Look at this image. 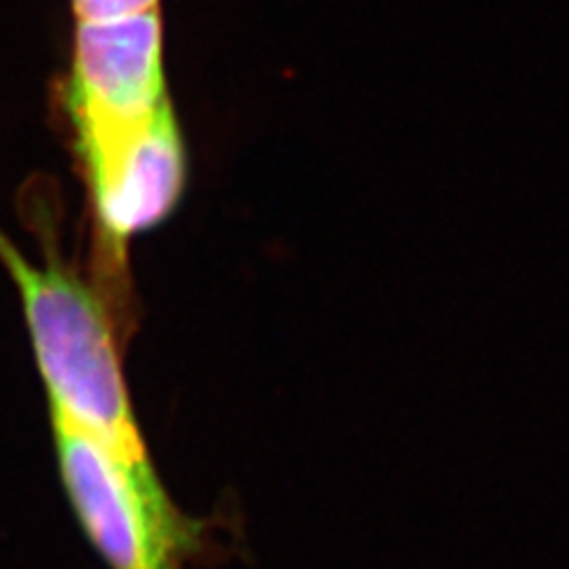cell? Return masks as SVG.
Returning a JSON list of instances; mask_svg holds the SVG:
<instances>
[{
    "instance_id": "cell-1",
    "label": "cell",
    "mask_w": 569,
    "mask_h": 569,
    "mask_svg": "<svg viewBox=\"0 0 569 569\" xmlns=\"http://www.w3.org/2000/svg\"><path fill=\"white\" fill-rule=\"evenodd\" d=\"M46 228V254L33 261L0 226V263L20 295L50 422L121 447H148L123 372L117 309L93 278L64 263L52 226Z\"/></svg>"
},
{
    "instance_id": "cell-3",
    "label": "cell",
    "mask_w": 569,
    "mask_h": 569,
    "mask_svg": "<svg viewBox=\"0 0 569 569\" xmlns=\"http://www.w3.org/2000/svg\"><path fill=\"white\" fill-rule=\"evenodd\" d=\"M171 104L162 12L74 22L58 107L67 133L138 121Z\"/></svg>"
},
{
    "instance_id": "cell-2",
    "label": "cell",
    "mask_w": 569,
    "mask_h": 569,
    "mask_svg": "<svg viewBox=\"0 0 569 569\" xmlns=\"http://www.w3.org/2000/svg\"><path fill=\"white\" fill-rule=\"evenodd\" d=\"M50 427L60 485L102 562L110 569H183L200 550L204 527L176 506L148 447Z\"/></svg>"
},
{
    "instance_id": "cell-4",
    "label": "cell",
    "mask_w": 569,
    "mask_h": 569,
    "mask_svg": "<svg viewBox=\"0 0 569 569\" xmlns=\"http://www.w3.org/2000/svg\"><path fill=\"white\" fill-rule=\"evenodd\" d=\"M74 22H102L157 10L159 0H69Z\"/></svg>"
}]
</instances>
